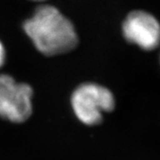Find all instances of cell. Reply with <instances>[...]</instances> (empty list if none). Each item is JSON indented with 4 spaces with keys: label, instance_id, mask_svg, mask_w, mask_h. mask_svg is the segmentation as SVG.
<instances>
[{
    "label": "cell",
    "instance_id": "cell-1",
    "mask_svg": "<svg viewBox=\"0 0 160 160\" xmlns=\"http://www.w3.org/2000/svg\"><path fill=\"white\" fill-rule=\"evenodd\" d=\"M23 29L36 48L52 56L73 50L78 43L75 27L57 8L40 6L23 24Z\"/></svg>",
    "mask_w": 160,
    "mask_h": 160
},
{
    "label": "cell",
    "instance_id": "cell-4",
    "mask_svg": "<svg viewBox=\"0 0 160 160\" xmlns=\"http://www.w3.org/2000/svg\"><path fill=\"white\" fill-rule=\"evenodd\" d=\"M122 32L129 43L142 50L152 51L160 46V23L148 12L134 10L129 12L122 24Z\"/></svg>",
    "mask_w": 160,
    "mask_h": 160
},
{
    "label": "cell",
    "instance_id": "cell-3",
    "mask_svg": "<svg viewBox=\"0 0 160 160\" xmlns=\"http://www.w3.org/2000/svg\"><path fill=\"white\" fill-rule=\"evenodd\" d=\"M32 94L30 86L0 75V117L13 123L26 121L32 112Z\"/></svg>",
    "mask_w": 160,
    "mask_h": 160
},
{
    "label": "cell",
    "instance_id": "cell-6",
    "mask_svg": "<svg viewBox=\"0 0 160 160\" xmlns=\"http://www.w3.org/2000/svg\"><path fill=\"white\" fill-rule=\"evenodd\" d=\"M34 1H44V0H34Z\"/></svg>",
    "mask_w": 160,
    "mask_h": 160
},
{
    "label": "cell",
    "instance_id": "cell-2",
    "mask_svg": "<svg viewBox=\"0 0 160 160\" xmlns=\"http://www.w3.org/2000/svg\"><path fill=\"white\" fill-rule=\"evenodd\" d=\"M71 106L78 119L86 126L102 123L103 115L116 107V98L108 87L97 83H84L71 95Z\"/></svg>",
    "mask_w": 160,
    "mask_h": 160
},
{
    "label": "cell",
    "instance_id": "cell-5",
    "mask_svg": "<svg viewBox=\"0 0 160 160\" xmlns=\"http://www.w3.org/2000/svg\"><path fill=\"white\" fill-rule=\"evenodd\" d=\"M5 61H6V50L3 44L0 41V68L4 65Z\"/></svg>",
    "mask_w": 160,
    "mask_h": 160
}]
</instances>
